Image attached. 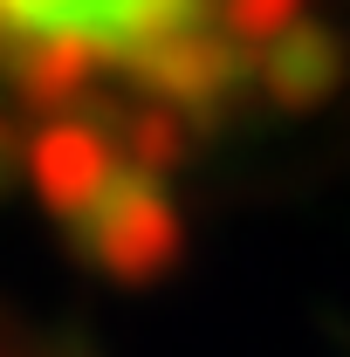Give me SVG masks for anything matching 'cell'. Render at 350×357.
Returning <instances> with one entry per match:
<instances>
[{
	"label": "cell",
	"mask_w": 350,
	"mask_h": 357,
	"mask_svg": "<svg viewBox=\"0 0 350 357\" xmlns=\"http://www.w3.org/2000/svg\"><path fill=\"white\" fill-rule=\"evenodd\" d=\"M296 0H0V69L35 89L124 83L158 110L220 103L241 62L282 48Z\"/></svg>",
	"instance_id": "1"
}]
</instances>
